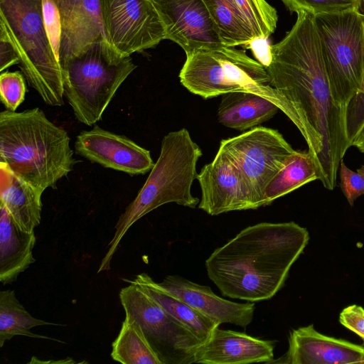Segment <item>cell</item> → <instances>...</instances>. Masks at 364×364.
I'll use <instances>...</instances> for the list:
<instances>
[{
	"label": "cell",
	"instance_id": "4",
	"mask_svg": "<svg viewBox=\"0 0 364 364\" xmlns=\"http://www.w3.org/2000/svg\"><path fill=\"white\" fill-rule=\"evenodd\" d=\"M203 153L188 130L182 128L166 134L161 143L157 161L135 198L127 205L115 225L114 235L97 273L110 269V263L127 230L141 218L170 203L195 208L200 200L191 193L196 179V166Z\"/></svg>",
	"mask_w": 364,
	"mask_h": 364
},
{
	"label": "cell",
	"instance_id": "22",
	"mask_svg": "<svg viewBox=\"0 0 364 364\" xmlns=\"http://www.w3.org/2000/svg\"><path fill=\"white\" fill-rule=\"evenodd\" d=\"M279 110L273 102L256 93L232 92L222 95L218 122L237 131H247L272 118Z\"/></svg>",
	"mask_w": 364,
	"mask_h": 364
},
{
	"label": "cell",
	"instance_id": "10",
	"mask_svg": "<svg viewBox=\"0 0 364 364\" xmlns=\"http://www.w3.org/2000/svg\"><path fill=\"white\" fill-rule=\"evenodd\" d=\"M219 147L237 165L253 210L263 206L267 186L295 151L279 131L264 127L222 139Z\"/></svg>",
	"mask_w": 364,
	"mask_h": 364
},
{
	"label": "cell",
	"instance_id": "20",
	"mask_svg": "<svg viewBox=\"0 0 364 364\" xmlns=\"http://www.w3.org/2000/svg\"><path fill=\"white\" fill-rule=\"evenodd\" d=\"M0 200L16 225L34 231L41 223L43 191L16 176L0 162Z\"/></svg>",
	"mask_w": 364,
	"mask_h": 364
},
{
	"label": "cell",
	"instance_id": "18",
	"mask_svg": "<svg viewBox=\"0 0 364 364\" xmlns=\"http://www.w3.org/2000/svg\"><path fill=\"white\" fill-rule=\"evenodd\" d=\"M274 342L245 333L217 327L198 348L195 363H269L274 360Z\"/></svg>",
	"mask_w": 364,
	"mask_h": 364
},
{
	"label": "cell",
	"instance_id": "31",
	"mask_svg": "<svg viewBox=\"0 0 364 364\" xmlns=\"http://www.w3.org/2000/svg\"><path fill=\"white\" fill-rule=\"evenodd\" d=\"M20 63L18 53L4 31L0 30V71Z\"/></svg>",
	"mask_w": 364,
	"mask_h": 364
},
{
	"label": "cell",
	"instance_id": "6",
	"mask_svg": "<svg viewBox=\"0 0 364 364\" xmlns=\"http://www.w3.org/2000/svg\"><path fill=\"white\" fill-rule=\"evenodd\" d=\"M178 77L186 89L203 99L232 92H249L269 99L289 116L286 100L269 85L265 67L235 46L201 49L186 54Z\"/></svg>",
	"mask_w": 364,
	"mask_h": 364
},
{
	"label": "cell",
	"instance_id": "13",
	"mask_svg": "<svg viewBox=\"0 0 364 364\" xmlns=\"http://www.w3.org/2000/svg\"><path fill=\"white\" fill-rule=\"evenodd\" d=\"M165 28L166 39L185 51L225 46L203 0H151Z\"/></svg>",
	"mask_w": 364,
	"mask_h": 364
},
{
	"label": "cell",
	"instance_id": "3",
	"mask_svg": "<svg viewBox=\"0 0 364 364\" xmlns=\"http://www.w3.org/2000/svg\"><path fill=\"white\" fill-rule=\"evenodd\" d=\"M73 154L68 132L40 108L0 112V162L34 187L56 188L73 170Z\"/></svg>",
	"mask_w": 364,
	"mask_h": 364
},
{
	"label": "cell",
	"instance_id": "2",
	"mask_svg": "<svg viewBox=\"0 0 364 364\" xmlns=\"http://www.w3.org/2000/svg\"><path fill=\"white\" fill-rule=\"evenodd\" d=\"M309 240L308 230L292 221L248 226L208 257V276L225 296L269 299L283 287Z\"/></svg>",
	"mask_w": 364,
	"mask_h": 364
},
{
	"label": "cell",
	"instance_id": "34",
	"mask_svg": "<svg viewBox=\"0 0 364 364\" xmlns=\"http://www.w3.org/2000/svg\"><path fill=\"white\" fill-rule=\"evenodd\" d=\"M357 171L364 177V166H362L360 168L357 170Z\"/></svg>",
	"mask_w": 364,
	"mask_h": 364
},
{
	"label": "cell",
	"instance_id": "17",
	"mask_svg": "<svg viewBox=\"0 0 364 364\" xmlns=\"http://www.w3.org/2000/svg\"><path fill=\"white\" fill-rule=\"evenodd\" d=\"M55 1L63 24V39L58 53L60 65L96 42H109L100 0Z\"/></svg>",
	"mask_w": 364,
	"mask_h": 364
},
{
	"label": "cell",
	"instance_id": "19",
	"mask_svg": "<svg viewBox=\"0 0 364 364\" xmlns=\"http://www.w3.org/2000/svg\"><path fill=\"white\" fill-rule=\"evenodd\" d=\"M167 291L180 298L203 315L219 322L243 328L253 320V302L237 303L220 297L210 287L191 282L178 275L166 277L159 283Z\"/></svg>",
	"mask_w": 364,
	"mask_h": 364
},
{
	"label": "cell",
	"instance_id": "32",
	"mask_svg": "<svg viewBox=\"0 0 364 364\" xmlns=\"http://www.w3.org/2000/svg\"><path fill=\"white\" fill-rule=\"evenodd\" d=\"M270 47L271 46L267 43V39H257L245 46V48L252 50L257 60L265 68L269 65L271 60Z\"/></svg>",
	"mask_w": 364,
	"mask_h": 364
},
{
	"label": "cell",
	"instance_id": "21",
	"mask_svg": "<svg viewBox=\"0 0 364 364\" xmlns=\"http://www.w3.org/2000/svg\"><path fill=\"white\" fill-rule=\"evenodd\" d=\"M35 244L34 231L20 229L0 203V282L4 285L16 281L35 262L32 253Z\"/></svg>",
	"mask_w": 364,
	"mask_h": 364
},
{
	"label": "cell",
	"instance_id": "16",
	"mask_svg": "<svg viewBox=\"0 0 364 364\" xmlns=\"http://www.w3.org/2000/svg\"><path fill=\"white\" fill-rule=\"evenodd\" d=\"M269 363L364 364V346L322 334L311 324L291 331L288 350Z\"/></svg>",
	"mask_w": 364,
	"mask_h": 364
},
{
	"label": "cell",
	"instance_id": "33",
	"mask_svg": "<svg viewBox=\"0 0 364 364\" xmlns=\"http://www.w3.org/2000/svg\"><path fill=\"white\" fill-rule=\"evenodd\" d=\"M352 146H355L364 154V125L354 139Z\"/></svg>",
	"mask_w": 364,
	"mask_h": 364
},
{
	"label": "cell",
	"instance_id": "23",
	"mask_svg": "<svg viewBox=\"0 0 364 364\" xmlns=\"http://www.w3.org/2000/svg\"><path fill=\"white\" fill-rule=\"evenodd\" d=\"M124 281L141 287L169 314L188 327L203 342L220 325L219 322L203 315L167 291L146 273L139 274L134 279Z\"/></svg>",
	"mask_w": 364,
	"mask_h": 364
},
{
	"label": "cell",
	"instance_id": "24",
	"mask_svg": "<svg viewBox=\"0 0 364 364\" xmlns=\"http://www.w3.org/2000/svg\"><path fill=\"white\" fill-rule=\"evenodd\" d=\"M315 180L318 177L310 153L295 150L267 186L263 206Z\"/></svg>",
	"mask_w": 364,
	"mask_h": 364
},
{
	"label": "cell",
	"instance_id": "26",
	"mask_svg": "<svg viewBox=\"0 0 364 364\" xmlns=\"http://www.w3.org/2000/svg\"><path fill=\"white\" fill-rule=\"evenodd\" d=\"M111 357L123 364H161L138 323L127 314L112 343Z\"/></svg>",
	"mask_w": 364,
	"mask_h": 364
},
{
	"label": "cell",
	"instance_id": "15",
	"mask_svg": "<svg viewBox=\"0 0 364 364\" xmlns=\"http://www.w3.org/2000/svg\"><path fill=\"white\" fill-rule=\"evenodd\" d=\"M75 153L92 163L131 176L149 172L154 165L150 151L124 135L95 124L76 136Z\"/></svg>",
	"mask_w": 364,
	"mask_h": 364
},
{
	"label": "cell",
	"instance_id": "5",
	"mask_svg": "<svg viewBox=\"0 0 364 364\" xmlns=\"http://www.w3.org/2000/svg\"><path fill=\"white\" fill-rule=\"evenodd\" d=\"M0 30L16 48L29 85L48 105L62 106V70L46 33L42 0H0Z\"/></svg>",
	"mask_w": 364,
	"mask_h": 364
},
{
	"label": "cell",
	"instance_id": "7",
	"mask_svg": "<svg viewBox=\"0 0 364 364\" xmlns=\"http://www.w3.org/2000/svg\"><path fill=\"white\" fill-rule=\"evenodd\" d=\"M60 68L65 97L76 119L91 126L101 119L117 90L136 65L109 42L98 41Z\"/></svg>",
	"mask_w": 364,
	"mask_h": 364
},
{
	"label": "cell",
	"instance_id": "1",
	"mask_svg": "<svg viewBox=\"0 0 364 364\" xmlns=\"http://www.w3.org/2000/svg\"><path fill=\"white\" fill-rule=\"evenodd\" d=\"M296 14L291 29L271 46V60L265 68L269 85L289 106L288 118L308 145L318 180L333 190L340 162L350 146L346 110L333 95L314 14Z\"/></svg>",
	"mask_w": 364,
	"mask_h": 364
},
{
	"label": "cell",
	"instance_id": "9",
	"mask_svg": "<svg viewBox=\"0 0 364 364\" xmlns=\"http://www.w3.org/2000/svg\"><path fill=\"white\" fill-rule=\"evenodd\" d=\"M129 284L119 292L121 304L125 314L138 323L161 364L195 363L196 354L204 342L141 287Z\"/></svg>",
	"mask_w": 364,
	"mask_h": 364
},
{
	"label": "cell",
	"instance_id": "30",
	"mask_svg": "<svg viewBox=\"0 0 364 364\" xmlns=\"http://www.w3.org/2000/svg\"><path fill=\"white\" fill-rule=\"evenodd\" d=\"M339 322L364 343V309L361 306L353 304L344 308L340 313Z\"/></svg>",
	"mask_w": 364,
	"mask_h": 364
},
{
	"label": "cell",
	"instance_id": "12",
	"mask_svg": "<svg viewBox=\"0 0 364 364\" xmlns=\"http://www.w3.org/2000/svg\"><path fill=\"white\" fill-rule=\"evenodd\" d=\"M225 46L245 47L268 39L277 28V10L266 0H203Z\"/></svg>",
	"mask_w": 364,
	"mask_h": 364
},
{
	"label": "cell",
	"instance_id": "11",
	"mask_svg": "<svg viewBox=\"0 0 364 364\" xmlns=\"http://www.w3.org/2000/svg\"><path fill=\"white\" fill-rule=\"evenodd\" d=\"M111 46L121 55L154 48L166 39L164 26L151 0H100Z\"/></svg>",
	"mask_w": 364,
	"mask_h": 364
},
{
	"label": "cell",
	"instance_id": "8",
	"mask_svg": "<svg viewBox=\"0 0 364 364\" xmlns=\"http://www.w3.org/2000/svg\"><path fill=\"white\" fill-rule=\"evenodd\" d=\"M314 16L333 95L347 113L362 80L364 13L355 9Z\"/></svg>",
	"mask_w": 364,
	"mask_h": 364
},
{
	"label": "cell",
	"instance_id": "29",
	"mask_svg": "<svg viewBox=\"0 0 364 364\" xmlns=\"http://www.w3.org/2000/svg\"><path fill=\"white\" fill-rule=\"evenodd\" d=\"M341 187L348 203L352 206L355 200L364 194V177L358 171L350 170L343 159L340 162Z\"/></svg>",
	"mask_w": 364,
	"mask_h": 364
},
{
	"label": "cell",
	"instance_id": "27",
	"mask_svg": "<svg viewBox=\"0 0 364 364\" xmlns=\"http://www.w3.org/2000/svg\"><path fill=\"white\" fill-rule=\"evenodd\" d=\"M290 11H308L314 15L359 9L364 0H282Z\"/></svg>",
	"mask_w": 364,
	"mask_h": 364
},
{
	"label": "cell",
	"instance_id": "14",
	"mask_svg": "<svg viewBox=\"0 0 364 364\" xmlns=\"http://www.w3.org/2000/svg\"><path fill=\"white\" fill-rule=\"evenodd\" d=\"M201 199L198 208L210 215L253 209L240 171L223 149L198 173Z\"/></svg>",
	"mask_w": 364,
	"mask_h": 364
},
{
	"label": "cell",
	"instance_id": "28",
	"mask_svg": "<svg viewBox=\"0 0 364 364\" xmlns=\"http://www.w3.org/2000/svg\"><path fill=\"white\" fill-rule=\"evenodd\" d=\"M26 85L23 74L18 71L1 72L0 98L6 109L16 111L24 101Z\"/></svg>",
	"mask_w": 364,
	"mask_h": 364
},
{
	"label": "cell",
	"instance_id": "25",
	"mask_svg": "<svg viewBox=\"0 0 364 364\" xmlns=\"http://www.w3.org/2000/svg\"><path fill=\"white\" fill-rule=\"evenodd\" d=\"M46 325L63 324L53 323L33 317L17 299L14 290L0 291V348L15 336L58 341L31 331L33 327Z\"/></svg>",
	"mask_w": 364,
	"mask_h": 364
}]
</instances>
